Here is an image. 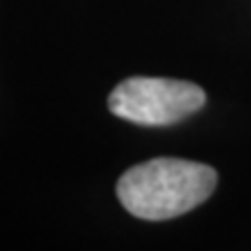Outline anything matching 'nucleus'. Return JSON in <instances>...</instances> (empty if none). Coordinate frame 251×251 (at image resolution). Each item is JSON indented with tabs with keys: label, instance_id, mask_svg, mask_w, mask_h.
<instances>
[{
	"label": "nucleus",
	"instance_id": "obj_1",
	"mask_svg": "<svg viewBox=\"0 0 251 251\" xmlns=\"http://www.w3.org/2000/svg\"><path fill=\"white\" fill-rule=\"evenodd\" d=\"M219 175L205 163L153 158L121 175L117 198L126 212L144 221H168L202 205L214 193Z\"/></svg>",
	"mask_w": 251,
	"mask_h": 251
},
{
	"label": "nucleus",
	"instance_id": "obj_2",
	"mask_svg": "<svg viewBox=\"0 0 251 251\" xmlns=\"http://www.w3.org/2000/svg\"><path fill=\"white\" fill-rule=\"evenodd\" d=\"M205 105V91L193 81L168 77H130L109 93L114 117L137 126L179 124Z\"/></svg>",
	"mask_w": 251,
	"mask_h": 251
}]
</instances>
